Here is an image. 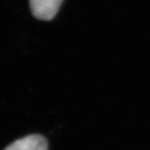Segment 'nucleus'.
Returning a JSON list of instances; mask_svg holds the SVG:
<instances>
[{
	"mask_svg": "<svg viewBox=\"0 0 150 150\" xmlns=\"http://www.w3.org/2000/svg\"><path fill=\"white\" fill-rule=\"evenodd\" d=\"M63 0H29L31 13L40 21H51L59 11Z\"/></svg>",
	"mask_w": 150,
	"mask_h": 150,
	"instance_id": "1",
	"label": "nucleus"
},
{
	"mask_svg": "<svg viewBox=\"0 0 150 150\" xmlns=\"http://www.w3.org/2000/svg\"><path fill=\"white\" fill-rule=\"evenodd\" d=\"M4 150H48V143L40 134H31L15 140Z\"/></svg>",
	"mask_w": 150,
	"mask_h": 150,
	"instance_id": "2",
	"label": "nucleus"
}]
</instances>
